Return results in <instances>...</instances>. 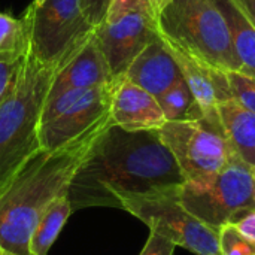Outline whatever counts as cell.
I'll return each instance as SVG.
<instances>
[{"label": "cell", "mask_w": 255, "mask_h": 255, "mask_svg": "<svg viewBox=\"0 0 255 255\" xmlns=\"http://www.w3.org/2000/svg\"><path fill=\"white\" fill-rule=\"evenodd\" d=\"M185 178L158 130L128 131L111 124L76 172L69 200L72 211L118 208L123 197L178 190Z\"/></svg>", "instance_id": "1"}, {"label": "cell", "mask_w": 255, "mask_h": 255, "mask_svg": "<svg viewBox=\"0 0 255 255\" xmlns=\"http://www.w3.org/2000/svg\"><path fill=\"white\" fill-rule=\"evenodd\" d=\"M114 124L111 118L97 124L69 145L39 149L15 175L0 196V247L3 251L30 254V238L43 212L61 196L84 164L102 133Z\"/></svg>", "instance_id": "2"}, {"label": "cell", "mask_w": 255, "mask_h": 255, "mask_svg": "<svg viewBox=\"0 0 255 255\" xmlns=\"http://www.w3.org/2000/svg\"><path fill=\"white\" fill-rule=\"evenodd\" d=\"M60 66L40 63L28 49L16 87L0 103V196L25 161L40 149V115Z\"/></svg>", "instance_id": "3"}, {"label": "cell", "mask_w": 255, "mask_h": 255, "mask_svg": "<svg viewBox=\"0 0 255 255\" xmlns=\"http://www.w3.org/2000/svg\"><path fill=\"white\" fill-rule=\"evenodd\" d=\"M160 37L224 72H242L232 33L215 0H170L158 18Z\"/></svg>", "instance_id": "4"}, {"label": "cell", "mask_w": 255, "mask_h": 255, "mask_svg": "<svg viewBox=\"0 0 255 255\" xmlns=\"http://www.w3.org/2000/svg\"><path fill=\"white\" fill-rule=\"evenodd\" d=\"M254 169L235 155L226 167L202 181H185L176 196L196 218L218 230L254 208Z\"/></svg>", "instance_id": "5"}, {"label": "cell", "mask_w": 255, "mask_h": 255, "mask_svg": "<svg viewBox=\"0 0 255 255\" xmlns=\"http://www.w3.org/2000/svg\"><path fill=\"white\" fill-rule=\"evenodd\" d=\"M30 51L43 64H63L91 36L94 27L82 12L81 0H45L30 4L22 15Z\"/></svg>", "instance_id": "6"}, {"label": "cell", "mask_w": 255, "mask_h": 255, "mask_svg": "<svg viewBox=\"0 0 255 255\" xmlns=\"http://www.w3.org/2000/svg\"><path fill=\"white\" fill-rule=\"evenodd\" d=\"M158 133L173 154L185 181L211 178L236 155L220 118L166 121Z\"/></svg>", "instance_id": "7"}, {"label": "cell", "mask_w": 255, "mask_h": 255, "mask_svg": "<svg viewBox=\"0 0 255 255\" xmlns=\"http://www.w3.org/2000/svg\"><path fill=\"white\" fill-rule=\"evenodd\" d=\"M114 84L72 90L57 97L46 99L40 123V149L55 151L111 118V99Z\"/></svg>", "instance_id": "8"}, {"label": "cell", "mask_w": 255, "mask_h": 255, "mask_svg": "<svg viewBox=\"0 0 255 255\" xmlns=\"http://www.w3.org/2000/svg\"><path fill=\"white\" fill-rule=\"evenodd\" d=\"M179 190V188H178ZM178 190L120 200V209L131 214L160 236L196 255H220L218 230L191 215L178 200Z\"/></svg>", "instance_id": "9"}, {"label": "cell", "mask_w": 255, "mask_h": 255, "mask_svg": "<svg viewBox=\"0 0 255 255\" xmlns=\"http://www.w3.org/2000/svg\"><path fill=\"white\" fill-rule=\"evenodd\" d=\"M94 36L114 76L118 78L152 40L158 39V19L143 10L128 9L108 15L94 28Z\"/></svg>", "instance_id": "10"}, {"label": "cell", "mask_w": 255, "mask_h": 255, "mask_svg": "<svg viewBox=\"0 0 255 255\" xmlns=\"http://www.w3.org/2000/svg\"><path fill=\"white\" fill-rule=\"evenodd\" d=\"M115 79L93 31L81 48L57 69L46 99L57 97L72 90L108 85Z\"/></svg>", "instance_id": "11"}, {"label": "cell", "mask_w": 255, "mask_h": 255, "mask_svg": "<svg viewBox=\"0 0 255 255\" xmlns=\"http://www.w3.org/2000/svg\"><path fill=\"white\" fill-rule=\"evenodd\" d=\"M163 43L176 61L203 115L208 118H220V103L233 99L227 81V72L197 60L166 40H163Z\"/></svg>", "instance_id": "12"}, {"label": "cell", "mask_w": 255, "mask_h": 255, "mask_svg": "<svg viewBox=\"0 0 255 255\" xmlns=\"http://www.w3.org/2000/svg\"><path fill=\"white\" fill-rule=\"evenodd\" d=\"M109 114L115 126L128 131L158 130L166 123L157 97L124 76L115 79Z\"/></svg>", "instance_id": "13"}, {"label": "cell", "mask_w": 255, "mask_h": 255, "mask_svg": "<svg viewBox=\"0 0 255 255\" xmlns=\"http://www.w3.org/2000/svg\"><path fill=\"white\" fill-rule=\"evenodd\" d=\"M121 76L158 97L178 79H181L182 73L158 36V39L152 40L130 63Z\"/></svg>", "instance_id": "14"}, {"label": "cell", "mask_w": 255, "mask_h": 255, "mask_svg": "<svg viewBox=\"0 0 255 255\" xmlns=\"http://www.w3.org/2000/svg\"><path fill=\"white\" fill-rule=\"evenodd\" d=\"M218 114L233 152L255 170V114L235 99L220 103Z\"/></svg>", "instance_id": "15"}, {"label": "cell", "mask_w": 255, "mask_h": 255, "mask_svg": "<svg viewBox=\"0 0 255 255\" xmlns=\"http://www.w3.org/2000/svg\"><path fill=\"white\" fill-rule=\"evenodd\" d=\"M215 3L227 21L244 73L255 78V27L232 0H215Z\"/></svg>", "instance_id": "16"}, {"label": "cell", "mask_w": 255, "mask_h": 255, "mask_svg": "<svg viewBox=\"0 0 255 255\" xmlns=\"http://www.w3.org/2000/svg\"><path fill=\"white\" fill-rule=\"evenodd\" d=\"M67 194L58 197L40 217L30 238V254L31 255H48L57 236L63 230L67 218L73 212Z\"/></svg>", "instance_id": "17"}, {"label": "cell", "mask_w": 255, "mask_h": 255, "mask_svg": "<svg viewBox=\"0 0 255 255\" xmlns=\"http://www.w3.org/2000/svg\"><path fill=\"white\" fill-rule=\"evenodd\" d=\"M166 121H185L205 117L184 76L157 97Z\"/></svg>", "instance_id": "18"}, {"label": "cell", "mask_w": 255, "mask_h": 255, "mask_svg": "<svg viewBox=\"0 0 255 255\" xmlns=\"http://www.w3.org/2000/svg\"><path fill=\"white\" fill-rule=\"evenodd\" d=\"M30 49V46H28ZM28 49L24 51H10V52H1L0 54V103L13 91L16 87L25 60Z\"/></svg>", "instance_id": "19"}, {"label": "cell", "mask_w": 255, "mask_h": 255, "mask_svg": "<svg viewBox=\"0 0 255 255\" xmlns=\"http://www.w3.org/2000/svg\"><path fill=\"white\" fill-rule=\"evenodd\" d=\"M28 31L25 22L0 12V54L28 49Z\"/></svg>", "instance_id": "20"}, {"label": "cell", "mask_w": 255, "mask_h": 255, "mask_svg": "<svg viewBox=\"0 0 255 255\" xmlns=\"http://www.w3.org/2000/svg\"><path fill=\"white\" fill-rule=\"evenodd\" d=\"M220 255H255V244L244 238L232 224L218 229Z\"/></svg>", "instance_id": "21"}, {"label": "cell", "mask_w": 255, "mask_h": 255, "mask_svg": "<svg viewBox=\"0 0 255 255\" xmlns=\"http://www.w3.org/2000/svg\"><path fill=\"white\" fill-rule=\"evenodd\" d=\"M227 81L233 99L255 114V78L242 72H227Z\"/></svg>", "instance_id": "22"}, {"label": "cell", "mask_w": 255, "mask_h": 255, "mask_svg": "<svg viewBox=\"0 0 255 255\" xmlns=\"http://www.w3.org/2000/svg\"><path fill=\"white\" fill-rule=\"evenodd\" d=\"M170 3V0H112L108 15H115L128 9L143 10L152 18L158 19L163 9ZM106 15V16H108Z\"/></svg>", "instance_id": "23"}, {"label": "cell", "mask_w": 255, "mask_h": 255, "mask_svg": "<svg viewBox=\"0 0 255 255\" xmlns=\"http://www.w3.org/2000/svg\"><path fill=\"white\" fill-rule=\"evenodd\" d=\"M111 4L112 0H81L82 12L94 28L105 21Z\"/></svg>", "instance_id": "24"}, {"label": "cell", "mask_w": 255, "mask_h": 255, "mask_svg": "<svg viewBox=\"0 0 255 255\" xmlns=\"http://www.w3.org/2000/svg\"><path fill=\"white\" fill-rule=\"evenodd\" d=\"M175 250L176 245L173 242L160 236L155 232H151L142 253L139 255H173Z\"/></svg>", "instance_id": "25"}, {"label": "cell", "mask_w": 255, "mask_h": 255, "mask_svg": "<svg viewBox=\"0 0 255 255\" xmlns=\"http://www.w3.org/2000/svg\"><path fill=\"white\" fill-rule=\"evenodd\" d=\"M229 224H232L244 238H247L248 241L255 244V209H250V211L239 214Z\"/></svg>", "instance_id": "26"}, {"label": "cell", "mask_w": 255, "mask_h": 255, "mask_svg": "<svg viewBox=\"0 0 255 255\" xmlns=\"http://www.w3.org/2000/svg\"><path fill=\"white\" fill-rule=\"evenodd\" d=\"M255 27V0H232Z\"/></svg>", "instance_id": "27"}, {"label": "cell", "mask_w": 255, "mask_h": 255, "mask_svg": "<svg viewBox=\"0 0 255 255\" xmlns=\"http://www.w3.org/2000/svg\"><path fill=\"white\" fill-rule=\"evenodd\" d=\"M43 1H45V0H33V1H31V4H34V6H40Z\"/></svg>", "instance_id": "28"}, {"label": "cell", "mask_w": 255, "mask_h": 255, "mask_svg": "<svg viewBox=\"0 0 255 255\" xmlns=\"http://www.w3.org/2000/svg\"><path fill=\"white\" fill-rule=\"evenodd\" d=\"M1 255H19V254H13V253H7V251H3Z\"/></svg>", "instance_id": "29"}, {"label": "cell", "mask_w": 255, "mask_h": 255, "mask_svg": "<svg viewBox=\"0 0 255 255\" xmlns=\"http://www.w3.org/2000/svg\"><path fill=\"white\" fill-rule=\"evenodd\" d=\"M253 200H254V208H255V188H254V196H253Z\"/></svg>", "instance_id": "30"}, {"label": "cell", "mask_w": 255, "mask_h": 255, "mask_svg": "<svg viewBox=\"0 0 255 255\" xmlns=\"http://www.w3.org/2000/svg\"><path fill=\"white\" fill-rule=\"evenodd\" d=\"M3 254V250H1V247H0V255Z\"/></svg>", "instance_id": "31"}, {"label": "cell", "mask_w": 255, "mask_h": 255, "mask_svg": "<svg viewBox=\"0 0 255 255\" xmlns=\"http://www.w3.org/2000/svg\"><path fill=\"white\" fill-rule=\"evenodd\" d=\"M254 175H255V170H254Z\"/></svg>", "instance_id": "32"}]
</instances>
